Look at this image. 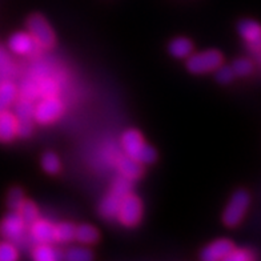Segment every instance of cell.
<instances>
[{
  "label": "cell",
  "mask_w": 261,
  "mask_h": 261,
  "mask_svg": "<svg viewBox=\"0 0 261 261\" xmlns=\"http://www.w3.org/2000/svg\"><path fill=\"white\" fill-rule=\"evenodd\" d=\"M121 147L124 153L135 159L136 162L143 165L151 164L156 160V151L151 145H148L144 141L141 134L138 129H127L121 136Z\"/></svg>",
  "instance_id": "obj_1"
},
{
  "label": "cell",
  "mask_w": 261,
  "mask_h": 261,
  "mask_svg": "<svg viewBox=\"0 0 261 261\" xmlns=\"http://www.w3.org/2000/svg\"><path fill=\"white\" fill-rule=\"evenodd\" d=\"M130 192V180L125 179L124 176L120 175V177H117L114 181V186L111 188V191L106 195L101 203L99 205V213L104 219L111 220L116 217L117 210L120 206L121 200Z\"/></svg>",
  "instance_id": "obj_2"
},
{
  "label": "cell",
  "mask_w": 261,
  "mask_h": 261,
  "mask_svg": "<svg viewBox=\"0 0 261 261\" xmlns=\"http://www.w3.org/2000/svg\"><path fill=\"white\" fill-rule=\"evenodd\" d=\"M223 64V54L217 49H208V51L191 54L187 58V68L189 72L195 75L208 73L216 71Z\"/></svg>",
  "instance_id": "obj_3"
},
{
  "label": "cell",
  "mask_w": 261,
  "mask_h": 261,
  "mask_svg": "<svg viewBox=\"0 0 261 261\" xmlns=\"http://www.w3.org/2000/svg\"><path fill=\"white\" fill-rule=\"evenodd\" d=\"M28 34L31 35L34 41L39 48L49 49L56 43V36L48 21L39 14H35L28 17L27 20Z\"/></svg>",
  "instance_id": "obj_4"
},
{
  "label": "cell",
  "mask_w": 261,
  "mask_h": 261,
  "mask_svg": "<svg viewBox=\"0 0 261 261\" xmlns=\"http://www.w3.org/2000/svg\"><path fill=\"white\" fill-rule=\"evenodd\" d=\"M251 201V196L247 191L240 189L232 195L229 203L225 206V211L223 213V221L227 227H236L243 220L245 212Z\"/></svg>",
  "instance_id": "obj_5"
},
{
  "label": "cell",
  "mask_w": 261,
  "mask_h": 261,
  "mask_svg": "<svg viewBox=\"0 0 261 261\" xmlns=\"http://www.w3.org/2000/svg\"><path fill=\"white\" fill-rule=\"evenodd\" d=\"M116 217L119 223L125 225V227L138 225L140 223L141 217H143V203H141V200L132 192L128 193L121 200Z\"/></svg>",
  "instance_id": "obj_6"
},
{
  "label": "cell",
  "mask_w": 261,
  "mask_h": 261,
  "mask_svg": "<svg viewBox=\"0 0 261 261\" xmlns=\"http://www.w3.org/2000/svg\"><path fill=\"white\" fill-rule=\"evenodd\" d=\"M64 107L56 96L44 97L43 101L34 107V119L40 124H49L63 115Z\"/></svg>",
  "instance_id": "obj_7"
},
{
  "label": "cell",
  "mask_w": 261,
  "mask_h": 261,
  "mask_svg": "<svg viewBox=\"0 0 261 261\" xmlns=\"http://www.w3.org/2000/svg\"><path fill=\"white\" fill-rule=\"evenodd\" d=\"M237 31L247 43L248 48L256 55H261V24L251 19H244L237 25Z\"/></svg>",
  "instance_id": "obj_8"
},
{
  "label": "cell",
  "mask_w": 261,
  "mask_h": 261,
  "mask_svg": "<svg viewBox=\"0 0 261 261\" xmlns=\"http://www.w3.org/2000/svg\"><path fill=\"white\" fill-rule=\"evenodd\" d=\"M25 225L23 217L17 211L8 213L7 216L4 217L3 221L0 223V234L6 239V240L17 241L20 240L23 234H24Z\"/></svg>",
  "instance_id": "obj_9"
},
{
  "label": "cell",
  "mask_w": 261,
  "mask_h": 261,
  "mask_svg": "<svg viewBox=\"0 0 261 261\" xmlns=\"http://www.w3.org/2000/svg\"><path fill=\"white\" fill-rule=\"evenodd\" d=\"M233 244L232 241L227 240V239H220L211 243L210 245H206L201 251L200 257L203 258L204 261H219V260H225L228 254L233 251Z\"/></svg>",
  "instance_id": "obj_10"
},
{
  "label": "cell",
  "mask_w": 261,
  "mask_h": 261,
  "mask_svg": "<svg viewBox=\"0 0 261 261\" xmlns=\"http://www.w3.org/2000/svg\"><path fill=\"white\" fill-rule=\"evenodd\" d=\"M116 168L120 172V175L124 176L125 179L134 181V180L140 179L143 175V164L136 162L128 155H121L116 159Z\"/></svg>",
  "instance_id": "obj_11"
},
{
  "label": "cell",
  "mask_w": 261,
  "mask_h": 261,
  "mask_svg": "<svg viewBox=\"0 0 261 261\" xmlns=\"http://www.w3.org/2000/svg\"><path fill=\"white\" fill-rule=\"evenodd\" d=\"M31 225V233L32 239L38 243H54L55 241V225L47 220H41L38 219L34 223L30 224Z\"/></svg>",
  "instance_id": "obj_12"
},
{
  "label": "cell",
  "mask_w": 261,
  "mask_h": 261,
  "mask_svg": "<svg viewBox=\"0 0 261 261\" xmlns=\"http://www.w3.org/2000/svg\"><path fill=\"white\" fill-rule=\"evenodd\" d=\"M8 47L16 55H28L38 45L28 32H16L10 38Z\"/></svg>",
  "instance_id": "obj_13"
},
{
  "label": "cell",
  "mask_w": 261,
  "mask_h": 261,
  "mask_svg": "<svg viewBox=\"0 0 261 261\" xmlns=\"http://www.w3.org/2000/svg\"><path fill=\"white\" fill-rule=\"evenodd\" d=\"M17 136V119L7 110L0 112V141L10 143Z\"/></svg>",
  "instance_id": "obj_14"
},
{
  "label": "cell",
  "mask_w": 261,
  "mask_h": 261,
  "mask_svg": "<svg viewBox=\"0 0 261 261\" xmlns=\"http://www.w3.org/2000/svg\"><path fill=\"white\" fill-rule=\"evenodd\" d=\"M168 51L173 58L187 59L193 52V44L187 38H176L169 43Z\"/></svg>",
  "instance_id": "obj_15"
},
{
  "label": "cell",
  "mask_w": 261,
  "mask_h": 261,
  "mask_svg": "<svg viewBox=\"0 0 261 261\" xmlns=\"http://www.w3.org/2000/svg\"><path fill=\"white\" fill-rule=\"evenodd\" d=\"M17 97V87L12 82L4 80L0 84V112L8 110Z\"/></svg>",
  "instance_id": "obj_16"
},
{
  "label": "cell",
  "mask_w": 261,
  "mask_h": 261,
  "mask_svg": "<svg viewBox=\"0 0 261 261\" xmlns=\"http://www.w3.org/2000/svg\"><path fill=\"white\" fill-rule=\"evenodd\" d=\"M75 239L84 245L95 244L99 240V232L90 224H82L79 227H76Z\"/></svg>",
  "instance_id": "obj_17"
},
{
  "label": "cell",
  "mask_w": 261,
  "mask_h": 261,
  "mask_svg": "<svg viewBox=\"0 0 261 261\" xmlns=\"http://www.w3.org/2000/svg\"><path fill=\"white\" fill-rule=\"evenodd\" d=\"M60 257L62 256L48 243H39L38 247L32 251V258L36 261H55Z\"/></svg>",
  "instance_id": "obj_18"
},
{
  "label": "cell",
  "mask_w": 261,
  "mask_h": 261,
  "mask_svg": "<svg viewBox=\"0 0 261 261\" xmlns=\"http://www.w3.org/2000/svg\"><path fill=\"white\" fill-rule=\"evenodd\" d=\"M76 227L71 223H60L55 225L56 243H68L75 239Z\"/></svg>",
  "instance_id": "obj_19"
},
{
  "label": "cell",
  "mask_w": 261,
  "mask_h": 261,
  "mask_svg": "<svg viewBox=\"0 0 261 261\" xmlns=\"http://www.w3.org/2000/svg\"><path fill=\"white\" fill-rule=\"evenodd\" d=\"M15 116L17 121H28L34 117V106H32L30 99H21L19 100L15 106Z\"/></svg>",
  "instance_id": "obj_20"
},
{
  "label": "cell",
  "mask_w": 261,
  "mask_h": 261,
  "mask_svg": "<svg viewBox=\"0 0 261 261\" xmlns=\"http://www.w3.org/2000/svg\"><path fill=\"white\" fill-rule=\"evenodd\" d=\"M17 212L20 213V216L23 217L25 224H31L35 220L39 219V211L38 206L35 205L32 201H23V204L20 205V208L17 210Z\"/></svg>",
  "instance_id": "obj_21"
},
{
  "label": "cell",
  "mask_w": 261,
  "mask_h": 261,
  "mask_svg": "<svg viewBox=\"0 0 261 261\" xmlns=\"http://www.w3.org/2000/svg\"><path fill=\"white\" fill-rule=\"evenodd\" d=\"M63 257L68 261H88L92 258V253L87 248H71Z\"/></svg>",
  "instance_id": "obj_22"
},
{
  "label": "cell",
  "mask_w": 261,
  "mask_h": 261,
  "mask_svg": "<svg viewBox=\"0 0 261 261\" xmlns=\"http://www.w3.org/2000/svg\"><path fill=\"white\" fill-rule=\"evenodd\" d=\"M41 167L47 173H58L60 171V160L58 156L52 152H47L41 158Z\"/></svg>",
  "instance_id": "obj_23"
},
{
  "label": "cell",
  "mask_w": 261,
  "mask_h": 261,
  "mask_svg": "<svg viewBox=\"0 0 261 261\" xmlns=\"http://www.w3.org/2000/svg\"><path fill=\"white\" fill-rule=\"evenodd\" d=\"M232 69H233L234 76H248L253 71V65L248 59H237L232 64Z\"/></svg>",
  "instance_id": "obj_24"
},
{
  "label": "cell",
  "mask_w": 261,
  "mask_h": 261,
  "mask_svg": "<svg viewBox=\"0 0 261 261\" xmlns=\"http://www.w3.org/2000/svg\"><path fill=\"white\" fill-rule=\"evenodd\" d=\"M24 201V193L20 188H12L8 192L7 204L12 211H17Z\"/></svg>",
  "instance_id": "obj_25"
},
{
  "label": "cell",
  "mask_w": 261,
  "mask_h": 261,
  "mask_svg": "<svg viewBox=\"0 0 261 261\" xmlns=\"http://www.w3.org/2000/svg\"><path fill=\"white\" fill-rule=\"evenodd\" d=\"M17 249L8 241L0 244V261H14L17 258Z\"/></svg>",
  "instance_id": "obj_26"
},
{
  "label": "cell",
  "mask_w": 261,
  "mask_h": 261,
  "mask_svg": "<svg viewBox=\"0 0 261 261\" xmlns=\"http://www.w3.org/2000/svg\"><path fill=\"white\" fill-rule=\"evenodd\" d=\"M234 77V72L232 67L221 64L219 68L216 69V80L221 84H229Z\"/></svg>",
  "instance_id": "obj_27"
},
{
  "label": "cell",
  "mask_w": 261,
  "mask_h": 261,
  "mask_svg": "<svg viewBox=\"0 0 261 261\" xmlns=\"http://www.w3.org/2000/svg\"><path fill=\"white\" fill-rule=\"evenodd\" d=\"M254 256L249 249H234L228 254L225 260L227 261H249L253 260Z\"/></svg>",
  "instance_id": "obj_28"
},
{
  "label": "cell",
  "mask_w": 261,
  "mask_h": 261,
  "mask_svg": "<svg viewBox=\"0 0 261 261\" xmlns=\"http://www.w3.org/2000/svg\"><path fill=\"white\" fill-rule=\"evenodd\" d=\"M11 72H12V65L8 60L7 54L4 49L0 48V79L6 80Z\"/></svg>",
  "instance_id": "obj_29"
},
{
  "label": "cell",
  "mask_w": 261,
  "mask_h": 261,
  "mask_svg": "<svg viewBox=\"0 0 261 261\" xmlns=\"http://www.w3.org/2000/svg\"><path fill=\"white\" fill-rule=\"evenodd\" d=\"M39 91L44 97H51L56 96V92H58V86L54 80H44L41 83L40 87H39Z\"/></svg>",
  "instance_id": "obj_30"
},
{
  "label": "cell",
  "mask_w": 261,
  "mask_h": 261,
  "mask_svg": "<svg viewBox=\"0 0 261 261\" xmlns=\"http://www.w3.org/2000/svg\"><path fill=\"white\" fill-rule=\"evenodd\" d=\"M32 123L31 120L28 121H17V136L20 138H28L32 134Z\"/></svg>",
  "instance_id": "obj_31"
}]
</instances>
